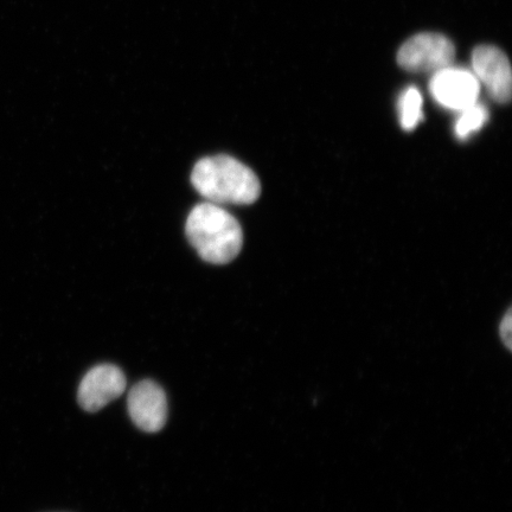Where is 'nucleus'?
Masks as SVG:
<instances>
[{
	"instance_id": "423d86ee",
	"label": "nucleus",
	"mask_w": 512,
	"mask_h": 512,
	"mask_svg": "<svg viewBox=\"0 0 512 512\" xmlns=\"http://www.w3.org/2000/svg\"><path fill=\"white\" fill-rule=\"evenodd\" d=\"M127 407L134 425L140 430L146 433L163 430L168 419V400L156 382H138L128 393Z\"/></svg>"
},
{
	"instance_id": "7ed1b4c3",
	"label": "nucleus",
	"mask_w": 512,
	"mask_h": 512,
	"mask_svg": "<svg viewBox=\"0 0 512 512\" xmlns=\"http://www.w3.org/2000/svg\"><path fill=\"white\" fill-rule=\"evenodd\" d=\"M454 57L456 48L446 36L424 32L403 44L398 54V62L408 72L437 73L451 67Z\"/></svg>"
},
{
	"instance_id": "20e7f679",
	"label": "nucleus",
	"mask_w": 512,
	"mask_h": 512,
	"mask_svg": "<svg viewBox=\"0 0 512 512\" xmlns=\"http://www.w3.org/2000/svg\"><path fill=\"white\" fill-rule=\"evenodd\" d=\"M430 91L439 105L447 110L463 112L477 104L480 83L470 70L451 66L434 73Z\"/></svg>"
},
{
	"instance_id": "0eeeda50",
	"label": "nucleus",
	"mask_w": 512,
	"mask_h": 512,
	"mask_svg": "<svg viewBox=\"0 0 512 512\" xmlns=\"http://www.w3.org/2000/svg\"><path fill=\"white\" fill-rule=\"evenodd\" d=\"M126 377L113 364H100L89 370L80 383L78 399L87 412H98L120 398L126 389Z\"/></svg>"
},
{
	"instance_id": "f257e3e1",
	"label": "nucleus",
	"mask_w": 512,
	"mask_h": 512,
	"mask_svg": "<svg viewBox=\"0 0 512 512\" xmlns=\"http://www.w3.org/2000/svg\"><path fill=\"white\" fill-rule=\"evenodd\" d=\"M191 182L198 194L217 204H252L261 194L259 178L245 164L229 156L207 157L197 162Z\"/></svg>"
},
{
	"instance_id": "39448f33",
	"label": "nucleus",
	"mask_w": 512,
	"mask_h": 512,
	"mask_svg": "<svg viewBox=\"0 0 512 512\" xmlns=\"http://www.w3.org/2000/svg\"><path fill=\"white\" fill-rule=\"evenodd\" d=\"M472 68L479 83L498 104L511 100L512 73L507 55L494 46H480L473 51Z\"/></svg>"
},
{
	"instance_id": "1a4fd4ad",
	"label": "nucleus",
	"mask_w": 512,
	"mask_h": 512,
	"mask_svg": "<svg viewBox=\"0 0 512 512\" xmlns=\"http://www.w3.org/2000/svg\"><path fill=\"white\" fill-rule=\"evenodd\" d=\"M488 119V108L477 102V104L460 112V117L456 123V136L460 140H466L472 136L473 133L482 130Z\"/></svg>"
},
{
	"instance_id": "9d476101",
	"label": "nucleus",
	"mask_w": 512,
	"mask_h": 512,
	"mask_svg": "<svg viewBox=\"0 0 512 512\" xmlns=\"http://www.w3.org/2000/svg\"><path fill=\"white\" fill-rule=\"evenodd\" d=\"M499 336H501L502 342L511 350L512 347V315L511 310L507 312V315L502 319L501 325H499Z\"/></svg>"
},
{
	"instance_id": "f03ea898",
	"label": "nucleus",
	"mask_w": 512,
	"mask_h": 512,
	"mask_svg": "<svg viewBox=\"0 0 512 512\" xmlns=\"http://www.w3.org/2000/svg\"><path fill=\"white\" fill-rule=\"evenodd\" d=\"M185 230L192 247L210 264L226 265L241 252L240 223L217 204H198L192 209Z\"/></svg>"
},
{
	"instance_id": "6e6552de",
	"label": "nucleus",
	"mask_w": 512,
	"mask_h": 512,
	"mask_svg": "<svg viewBox=\"0 0 512 512\" xmlns=\"http://www.w3.org/2000/svg\"><path fill=\"white\" fill-rule=\"evenodd\" d=\"M400 121L403 130L413 131L422 117V96L418 88L409 87L399 101Z\"/></svg>"
}]
</instances>
